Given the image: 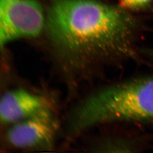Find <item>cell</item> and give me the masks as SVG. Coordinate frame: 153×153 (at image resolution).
Returning a JSON list of instances; mask_svg holds the SVG:
<instances>
[{
    "label": "cell",
    "instance_id": "1",
    "mask_svg": "<svg viewBox=\"0 0 153 153\" xmlns=\"http://www.w3.org/2000/svg\"><path fill=\"white\" fill-rule=\"evenodd\" d=\"M45 26L71 87L100 66L135 56L128 15L96 0H53Z\"/></svg>",
    "mask_w": 153,
    "mask_h": 153
},
{
    "label": "cell",
    "instance_id": "2",
    "mask_svg": "<svg viewBox=\"0 0 153 153\" xmlns=\"http://www.w3.org/2000/svg\"><path fill=\"white\" fill-rule=\"evenodd\" d=\"M123 121L153 123V76L134 78L96 91L69 116L71 128L78 134Z\"/></svg>",
    "mask_w": 153,
    "mask_h": 153
},
{
    "label": "cell",
    "instance_id": "3",
    "mask_svg": "<svg viewBox=\"0 0 153 153\" xmlns=\"http://www.w3.org/2000/svg\"><path fill=\"white\" fill-rule=\"evenodd\" d=\"M45 22L36 0H0V52L13 41L38 36Z\"/></svg>",
    "mask_w": 153,
    "mask_h": 153
},
{
    "label": "cell",
    "instance_id": "4",
    "mask_svg": "<svg viewBox=\"0 0 153 153\" xmlns=\"http://www.w3.org/2000/svg\"><path fill=\"white\" fill-rule=\"evenodd\" d=\"M4 140L17 150L52 149L59 124L55 110H46L6 126Z\"/></svg>",
    "mask_w": 153,
    "mask_h": 153
},
{
    "label": "cell",
    "instance_id": "5",
    "mask_svg": "<svg viewBox=\"0 0 153 153\" xmlns=\"http://www.w3.org/2000/svg\"><path fill=\"white\" fill-rule=\"evenodd\" d=\"M50 110H55V102L46 93L26 87L9 88L0 94V126L6 127Z\"/></svg>",
    "mask_w": 153,
    "mask_h": 153
},
{
    "label": "cell",
    "instance_id": "6",
    "mask_svg": "<svg viewBox=\"0 0 153 153\" xmlns=\"http://www.w3.org/2000/svg\"><path fill=\"white\" fill-rule=\"evenodd\" d=\"M140 149V142L134 137L107 135L97 139L91 145L92 152H133Z\"/></svg>",
    "mask_w": 153,
    "mask_h": 153
},
{
    "label": "cell",
    "instance_id": "7",
    "mask_svg": "<svg viewBox=\"0 0 153 153\" xmlns=\"http://www.w3.org/2000/svg\"><path fill=\"white\" fill-rule=\"evenodd\" d=\"M152 0H119L120 7L123 9H138L149 4Z\"/></svg>",
    "mask_w": 153,
    "mask_h": 153
},
{
    "label": "cell",
    "instance_id": "8",
    "mask_svg": "<svg viewBox=\"0 0 153 153\" xmlns=\"http://www.w3.org/2000/svg\"><path fill=\"white\" fill-rule=\"evenodd\" d=\"M151 54H152V58H153V53H152Z\"/></svg>",
    "mask_w": 153,
    "mask_h": 153
}]
</instances>
